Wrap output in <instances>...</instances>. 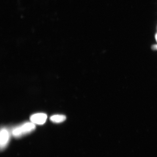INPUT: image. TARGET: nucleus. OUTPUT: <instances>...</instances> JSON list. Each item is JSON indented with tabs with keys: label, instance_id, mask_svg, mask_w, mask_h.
Returning a JSON list of instances; mask_svg holds the SVG:
<instances>
[{
	"label": "nucleus",
	"instance_id": "nucleus-4",
	"mask_svg": "<svg viewBox=\"0 0 157 157\" xmlns=\"http://www.w3.org/2000/svg\"><path fill=\"white\" fill-rule=\"evenodd\" d=\"M50 120L53 122L60 123L63 122L66 119L65 116L62 115H56L50 117Z\"/></svg>",
	"mask_w": 157,
	"mask_h": 157
},
{
	"label": "nucleus",
	"instance_id": "nucleus-3",
	"mask_svg": "<svg viewBox=\"0 0 157 157\" xmlns=\"http://www.w3.org/2000/svg\"><path fill=\"white\" fill-rule=\"evenodd\" d=\"M9 133L7 129H1V148L3 149L7 146L9 140Z\"/></svg>",
	"mask_w": 157,
	"mask_h": 157
},
{
	"label": "nucleus",
	"instance_id": "nucleus-6",
	"mask_svg": "<svg viewBox=\"0 0 157 157\" xmlns=\"http://www.w3.org/2000/svg\"><path fill=\"white\" fill-rule=\"evenodd\" d=\"M155 39L157 42V33L155 35Z\"/></svg>",
	"mask_w": 157,
	"mask_h": 157
},
{
	"label": "nucleus",
	"instance_id": "nucleus-5",
	"mask_svg": "<svg viewBox=\"0 0 157 157\" xmlns=\"http://www.w3.org/2000/svg\"><path fill=\"white\" fill-rule=\"evenodd\" d=\"M152 49L153 50H157V44L153 45L152 46Z\"/></svg>",
	"mask_w": 157,
	"mask_h": 157
},
{
	"label": "nucleus",
	"instance_id": "nucleus-1",
	"mask_svg": "<svg viewBox=\"0 0 157 157\" xmlns=\"http://www.w3.org/2000/svg\"><path fill=\"white\" fill-rule=\"evenodd\" d=\"M35 129V125L34 123L27 122L15 127L13 129L12 133L13 136L19 137L32 132Z\"/></svg>",
	"mask_w": 157,
	"mask_h": 157
},
{
	"label": "nucleus",
	"instance_id": "nucleus-2",
	"mask_svg": "<svg viewBox=\"0 0 157 157\" xmlns=\"http://www.w3.org/2000/svg\"><path fill=\"white\" fill-rule=\"evenodd\" d=\"M47 118V115L44 113L34 114L30 117L31 122L39 125L44 124L46 122Z\"/></svg>",
	"mask_w": 157,
	"mask_h": 157
}]
</instances>
